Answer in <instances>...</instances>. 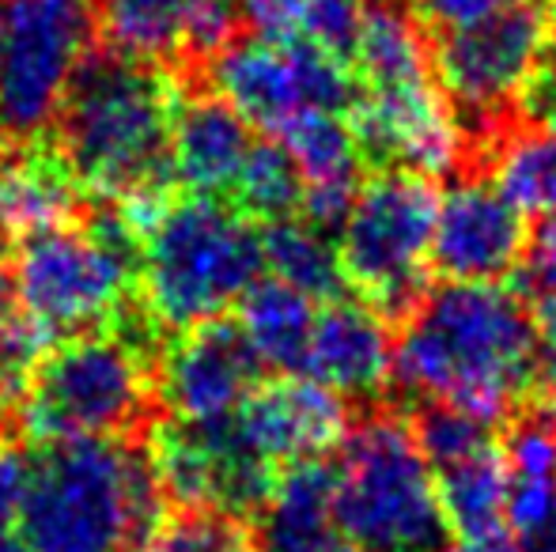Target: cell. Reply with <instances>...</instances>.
<instances>
[{"label": "cell", "instance_id": "16", "mask_svg": "<svg viewBox=\"0 0 556 552\" xmlns=\"http://www.w3.org/2000/svg\"><path fill=\"white\" fill-rule=\"evenodd\" d=\"M530 243L527 216L492 185V178H458L440 193L432 235V273L469 284H507Z\"/></svg>", "mask_w": 556, "mask_h": 552}, {"label": "cell", "instance_id": "13", "mask_svg": "<svg viewBox=\"0 0 556 552\" xmlns=\"http://www.w3.org/2000/svg\"><path fill=\"white\" fill-rule=\"evenodd\" d=\"M349 118L364 155L382 167L440 178L466 159V126L446 103L435 76L387 88H356Z\"/></svg>", "mask_w": 556, "mask_h": 552}, {"label": "cell", "instance_id": "25", "mask_svg": "<svg viewBox=\"0 0 556 552\" xmlns=\"http://www.w3.org/2000/svg\"><path fill=\"white\" fill-rule=\"evenodd\" d=\"M446 534L484 538L507 530V458L504 442L435 473Z\"/></svg>", "mask_w": 556, "mask_h": 552}, {"label": "cell", "instance_id": "7", "mask_svg": "<svg viewBox=\"0 0 556 552\" xmlns=\"http://www.w3.org/2000/svg\"><path fill=\"white\" fill-rule=\"evenodd\" d=\"M333 523L352 552H440L446 518L435 470L394 413L349 427L333 462Z\"/></svg>", "mask_w": 556, "mask_h": 552}, {"label": "cell", "instance_id": "2", "mask_svg": "<svg viewBox=\"0 0 556 552\" xmlns=\"http://www.w3.org/2000/svg\"><path fill=\"white\" fill-rule=\"evenodd\" d=\"M175 73L111 50H91L76 68L50 140L91 201L152 208L170 197Z\"/></svg>", "mask_w": 556, "mask_h": 552}, {"label": "cell", "instance_id": "31", "mask_svg": "<svg viewBox=\"0 0 556 552\" xmlns=\"http://www.w3.org/2000/svg\"><path fill=\"white\" fill-rule=\"evenodd\" d=\"M515 277H519L515 287L527 295V303L556 295V216L538 220V231H530L527 254H522Z\"/></svg>", "mask_w": 556, "mask_h": 552}, {"label": "cell", "instance_id": "24", "mask_svg": "<svg viewBox=\"0 0 556 552\" xmlns=\"http://www.w3.org/2000/svg\"><path fill=\"white\" fill-rule=\"evenodd\" d=\"M489 178L527 220L556 216V129L519 121L492 140Z\"/></svg>", "mask_w": 556, "mask_h": 552}, {"label": "cell", "instance_id": "39", "mask_svg": "<svg viewBox=\"0 0 556 552\" xmlns=\"http://www.w3.org/2000/svg\"><path fill=\"white\" fill-rule=\"evenodd\" d=\"M15 310L12 299V277H8V258L0 254V318H8Z\"/></svg>", "mask_w": 556, "mask_h": 552}, {"label": "cell", "instance_id": "27", "mask_svg": "<svg viewBox=\"0 0 556 552\" xmlns=\"http://www.w3.org/2000/svg\"><path fill=\"white\" fill-rule=\"evenodd\" d=\"M303 197V178L295 170L292 155L285 144L273 137H257L254 152H250L247 167H242L239 182L231 190V205L247 213L254 223H273L285 216H300Z\"/></svg>", "mask_w": 556, "mask_h": 552}, {"label": "cell", "instance_id": "6", "mask_svg": "<svg viewBox=\"0 0 556 552\" xmlns=\"http://www.w3.org/2000/svg\"><path fill=\"white\" fill-rule=\"evenodd\" d=\"M155 356V345L114 325L46 345L15 406L23 432L38 442L125 439L160 401Z\"/></svg>", "mask_w": 556, "mask_h": 552}, {"label": "cell", "instance_id": "33", "mask_svg": "<svg viewBox=\"0 0 556 552\" xmlns=\"http://www.w3.org/2000/svg\"><path fill=\"white\" fill-rule=\"evenodd\" d=\"M30 462L8 435H0V518H20L30 488Z\"/></svg>", "mask_w": 556, "mask_h": 552}, {"label": "cell", "instance_id": "8", "mask_svg": "<svg viewBox=\"0 0 556 552\" xmlns=\"http://www.w3.org/2000/svg\"><path fill=\"white\" fill-rule=\"evenodd\" d=\"M435 213V178L382 167L379 175L359 182L356 201L337 228L344 284L387 318H405L428 292Z\"/></svg>", "mask_w": 556, "mask_h": 552}, {"label": "cell", "instance_id": "10", "mask_svg": "<svg viewBox=\"0 0 556 552\" xmlns=\"http://www.w3.org/2000/svg\"><path fill=\"white\" fill-rule=\"evenodd\" d=\"M96 42L91 0H4L0 140L50 137L61 99Z\"/></svg>", "mask_w": 556, "mask_h": 552}, {"label": "cell", "instance_id": "12", "mask_svg": "<svg viewBox=\"0 0 556 552\" xmlns=\"http://www.w3.org/2000/svg\"><path fill=\"white\" fill-rule=\"evenodd\" d=\"M152 465L167 500L186 511L250 518L265 508L277 470L250 454L231 420H175L152 432Z\"/></svg>", "mask_w": 556, "mask_h": 552}, {"label": "cell", "instance_id": "40", "mask_svg": "<svg viewBox=\"0 0 556 552\" xmlns=\"http://www.w3.org/2000/svg\"><path fill=\"white\" fill-rule=\"evenodd\" d=\"M323 552H352L349 545H344V541H337V545H330V549H323Z\"/></svg>", "mask_w": 556, "mask_h": 552}, {"label": "cell", "instance_id": "22", "mask_svg": "<svg viewBox=\"0 0 556 552\" xmlns=\"http://www.w3.org/2000/svg\"><path fill=\"white\" fill-rule=\"evenodd\" d=\"M507 530L519 538L556 523V401L522 416L504 442Z\"/></svg>", "mask_w": 556, "mask_h": 552}, {"label": "cell", "instance_id": "26", "mask_svg": "<svg viewBox=\"0 0 556 552\" xmlns=\"http://www.w3.org/2000/svg\"><path fill=\"white\" fill-rule=\"evenodd\" d=\"M262 258L265 273L273 280L295 287L315 303L333 299L344 287L341 254H337L330 231L303 220V216H285V220L265 223Z\"/></svg>", "mask_w": 556, "mask_h": 552}, {"label": "cell", "instance_id": "37", "mask_svg": "<svg viewBox=\"0 0 556 552\" xmlns=\"http://www.w3.org/2000/svg\"><path fill=\"white\" fill-rule=\"evenodd\" d=\"M0 552H30L20 530V518H0Z\"/></svg>", "mask_w": 556, "mask_h": 552}, {"label": "cell", "instance_id": "38", "mask_svg": "<svg viewBox=\"0 0 556 552\" xmlns=\"http://www.w3.org/2000/svg\"><path fill=\"white\" fill-rule=\"evenodd\" d=\"M522 552H556V523L542 526L538 534L522 538Z\"/></svg>", "mask_w": 556, "mask_h": 552}, {"label": "cell", "instance_id": "14", "mask_svg": "<svg viewBox=\"0 0 556 552\" xmlns=\"http://www.w3.org/2000/svg\"><path fill=\"white\" fill-rule=\"evenodd\" d=\"M265 383V363L235 318L178 330L155 356V398L175 420H224Z\"/></svg>", "mask_w": 556, "mask_h": 552}, {"label": "cell", "instance_id": "35", "mask_svg": "<svg viewBox=\"0 0 556 552\" xmlns=\"http://www.w3.org/2000/svg\"><path fill=\"white\" fill-rule=\"evenodd\" d=\"M538 325V383H545L549 401H556V295L530 303Z\"/></svg>", "mask_w": 556, "mask_h": 552}, {"label": "cell", "instance_id": "41", "mask_svg": "<svg viewBox=\"0 0 556 552\" xmlns=\"http://www.w3.org/2000/svg\"><path fill=\"white\" fill-rule=\"evenodd\" d=\"M0 30H4V0H0Z\"/></svg>", "mask_w": 556, "mask_h": 552}, {"label": "cell", "instance_id": "1", "mask_svg": "<svg viewBox=\"0 0 556 552\" xmlns=\"http://www.w3.org/2000/svg\"><path fill=\"white\" fill-rule=\"evenodd\" d=\"M394 383L428 406L492 420L515 413L538 383V325L507 284L443 280L402 318Z\"/></svg>", "mask_w": 556, "mask_h": 552}, {"label": "cell", "instance_id": "21", "mask_svg": "<svg viewBox=\"0 0 556 552\" xmlns=\"http://www.w3.org/2000/svg\"><path fill=\"white\" fill-rule=\"evenodd\" d=\"M262 515V552H323L341 541L333 523V465L326 458L285 465Z\"/></svg>", "mask_w": 556, "mask_h": 552}, {"label": "cell", "instance_id": "9", "mask_svg": "<svg viewBox=\"0 0 556 552\" xmlns=\"http://www.w3.org/2000/svg\"><path fill=\"white\" fill-rule=\"evenodd\" d=\"M556 50V0H515L432 38L435 80L462 126L492 133L519 111Z\"/></svg>", "mask_w": 556, "mask_h": 552}, {"label": "cell", "instance_id": "36", "mask_svg": "<svg viewBox=\"0 0 556 552\" xmlns=\"http://www.w3.org/2000/svg\"><path fill=\"white\" fill-rule=\"evenodd\" d=\"M440 552H522V545L511 538V530H500V534H484V538H458L454 545H446Z\"/></svg>", "mask_w": 556, "mask_h": 552}, {"label": "cell", "instance_id": "15", "mask_svg": "<svg viewBox=\"0 0 556 552\" xmlns=\"http://www.w3.org/2000/svg\"><path fill=\"white\" fill-rule=\"evenodd\" d=\"M103 50L178 68H205L235 38L242 0H91Z\"/></svg>", "mask_w": 556, "mask_h": 552}, {"label": "cell", "instance_id": "17", "mask_svg": "<svg viewBox=\"0 0 556 552\" xmlns=\"http://www.w3.org/2000/svg\"><path fill=\"white\" fill-rule=\"evenodd\" d=\"M239 442L273 470L326 458L349 435V401L307 375L262 383L231 416Z\"/></svg>", "mask_w": 556, "mask_h": 552}, {"label": "cell", "instance_id": "32", "mask_svg": "<svg viewBox=\"0 0 556 552\" xmlns=\"http://www.w3.org/2000/svg\"><path fill=\"white\" fill-rule=\"evenodd\" d=\"M307 0H242V20L265 38H295Z\"/></svg>", "mask_w": 556, "mask_h": 552}, {"label": "cell", "instance_id": "34", "mask_svg": "<svg viewBox=\"0 0 556 552\" xmlns=\"http://www.w3.org/2000/svg\"><path fill=\"white\" fill-rule=\"evenodd\" d=\"M417 4L420 15L435 30H446V27H466V23L484 20V15L500 12V8L515 4V0H417Z\"/></svg>", "mask_w": 556, "mask_h": 552}, {"label": "cell", "instance_id": "3", "mask_svg": "<svg viewBox=\"0 0 556 552\" xmlns=\"http://www.w3.org/2000/svg\"><path fill=\"white\" fill-rule=\"evenodd\" d=\"M152 454L125 439L42 442L20 530L30 552H140L163 526Z\"/></svg>", "mask_w": 556, "mask_h": 552}, {"label": "cell", "instance_id": "28", "mask_svg": "<svg viewBox=\"0 0 556 552\" xmlns=\"http://www.w3.org/2000/svg\"><path fill=\"white\" fill-rule=\"evenodd\" d=\"M413 435H417L420 450H425L428 465H432L435 473L454 462H466V458L481 454L492 442H500L492 420H481L454 406L420 409L417 424H413Z\"/></svg>", "mask_w": 556, "mask_h": 552}, {"label": "cell", "instance_id": "29", "mask_svg": "<svg viewBox=\"0 0 556 552\" xmlns=\"http://www.w3.org/2000/svg\"><path fill=\"white\" fill-rule=\"evenodd\" d=\"M140 552H262L257 541L239 526V518L190 511V515L163 523Z\"/></svg>", "mask_w": 556, "mask_h": 552}, {"label": "cell", "instance_id": "5", "mask_svg": "<svg viewBox=\"0 0 556 552\" xmlns=\"http://www.w3.org/2000/svg\"><path fill=\"white\" fill-rule=\"evenodd\" d=\"M262 273V231L231 201L167 197L140 223V299L160 330L224 318Z\"/></svg>", "mask_w": 556, "mask_h": 552}, {"label": "cell", "instance_id": "4", "mask_svg": "<svg viewBox=\"0 0 556 552\" xmlns=\"http://www.w3.org/2000/svg\"><path fill=\"white\" fill-rule=\"evenodd\" d=\"M15 310L46 345L111 330L140 299V231L111 201H91L76 223L46 228L8 251Z\"/></svg>", "mask_w": 556, "mask_h": 552}, {"label": "cell", "instance_id": "18", "mask_svg": "<svg viewBox=\"0 0 556 552\" xmlns=\"http://www.w3.org/2000/svg\"><path fill=\"white\" fill-rule=\"evenodd\" d=\"M300 375L323 383L344 401H371L394 383V337L387 314L371 303L333 295L315 310Z\"/></svg>", "mask_w": 556, "mask_h": 552}, {"label": "cell", "instance_id": "30", "mask_svg": "<svg viewBox=\"0 0 556 552\" xmlns=\"http://www.w3.org/2000/svg\"><path fill=\"white\" fill-rule=\"evenodd\" d=\"M367 4L371 0H307V12H303L295 38H303V42L318 46V50L333 53L337 61L352 65Z\"/></svg>", "mask_w": 556, "mask_h": 552}, {"label": "cell", "instance_id": "23", "mask_svg": "<svg viewBox=\"0 0 556 552\" xmlns=\"http://www.w3.org/2000/svg\"><path fill=\"white\" fill-rule=\"evenodd\" d=\"M239 322L242 337L257 352V360L273 371L285 375H300L303 352H307L311 325H315V299H307L295 287L280 284V280H257L247 295L239 299Z\"/></svg>", "mask_w": 556, "mask_h": 552}, {"label": "cell", "instance_id": "19", "mask_svg": "<svg viewBox=\"0 0 556 552\" xmlns=\"http://www.w3.org/2000/svg\"><path fill=\"white\" fill-rule=\"evenodd\" d=\"M257 144V129L224 103L213 88H178L175 129H170V170L175 185L198 197L227 201Z\"/></svg>", "mask_w": 556, "mask_h": 552}, {"label": "cell", "instance_id": "20", "mask_svg": "<svg viewBox=\"0 0 556 552\" xmlns=\"http://www.w3.org/2000/svg\"><path fill=\"white\" fill-rule=\"evenodd\" d=\"M91 197L50 137L0 140V254L46 228L76 223Z\"/></svg>", "mask_w": 556, "mask_h": 552}, {"label": "cell", "instance_id": "11", "mask_svg": "<svg viewBox=\"0 0 556 552\" xmlns=\"http://www.w3.org/2000/svg\"><path fill=\"white\" fill-rule=\"evenodd\" d=\"M205 84L257 133L277 137L303 111H352L356 73L303 38H265L250 30L205 61Z\"/></svg>", "mask_w": 556, "mask_h": 552}]
</instances>
